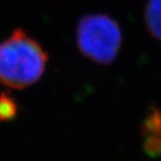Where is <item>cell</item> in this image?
Returning <instances> with one entry per match:
<instances>
[{
	"instance_id": "1",
	"label": "cell",
	"mask_w": 161,
	"mask_h": 161,
	"mask_svg": "<svg viewBox=\"0 0 161 161\" xmlns=\"http://www.w3.org/2000/svg\"><path fill=\"white\" fill-rule=\"evenodd\" d=\"M47 61L39 42L16 28L0 43V83L13 89L27 88L43 75Z\"/></svg>"
},
{
	"instance_id": "2",
	"label": "cell",
	"mask_w": 161,
	"mask_h": 161,
	"mask_svg": "<svg viewBox=\"0 0 161 161\" xmlns=\"http://www.w3.org/2000/svg\"><path fill=\"white\" fill-rule=\"evenodd\" d=\"M75 41L80 53L96 64L108 65L116 59L122 43L121 28L107 14L83 16L76 25Z\"/></svg>"
},
{
	"instance_id": "3",
	"label": "cell",
	"mask_w": 161,
	"mask_h": 161,
	"mask_svg": "<svg viewBox=\"0 0 161 161\" xmlns=\"http://www.w3.org/2000/svg\"><path fill=\"white\" fill-rule=\"evenodd\" d=\"M143 149L150 156L161 155V112L158 109L149 111L142 122Z\"/></svg>"
},
{
	"instance_id": "4",
	"label": "cell",
	"mask_w": 161,
	"mask_h": 161,
	"mask_svg": "<svg viewBox=\"0 0 161 161\" xmlns=\"http://www.w3.org/2000/svg\"><path fill=\"white\" fill-rule=\"evenodd\" d=\"M144 22L149 33L161 41V0H149L144 8Z\"/></svg>"
},
{
	"instance_id": "5",
	"label": "cell",
	"mask_w": 161,
	"mask_h": 161,
	"mask_svg": "<svg viewBox=\"0 0 161 161\" xmlns=\"http://www.w3.org/2000/svg\"><path fill=\"white\" fill-rule=\"evenodd\" d=\"M18 105L8 92L0 93V121H11L17 116Z\"/></svg>"
}]
</instances>
